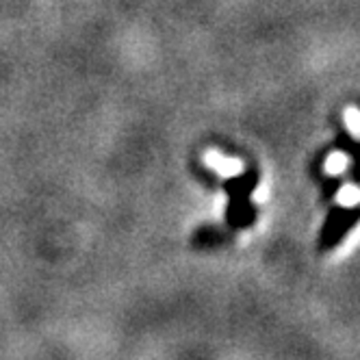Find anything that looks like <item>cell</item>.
I'll return each mask as SVG.
<instances>
[{"instance_id":"obj_2","label":"cell","mask_w":360,"mask_h":360,"mask_svg":"<svg viewBox=\"0 0 360 360\" xmlns=\"http://www.w3.org/2000/svg\"><path fill=\"white\" fill-rule=\"evenodd\" d=\"M347 124L354 128H358V135H360V113H354V111H347Z\"/></svg>"},{"instance_id":"obj_3","label":"cell","mask_w":360,"mask_h":360,"mask_svg":"<svg viewBox=\"0 0 360 360\" xmlns=\"http://www.w3.org/2000/svg\"><path fill=\"white\" fill-rule=\"evenodd\" d=\"M341 198H343L345 202H354V200H358V193L349 189V191H343V193H341Z\"/></svg>"},{"instance_id":"obj_1","label":"cell","mask_w":360,"mask_h":360,"mask_svg":"<svg viewBox=\"0 0 360 360\" xmlns=\"http://www.w3.org/2000/svg\"><path fill=\"white\" fill-rule=\"evenodd\" d=\"M343 165H345V159H343V157H332V159L328 161V169H330V172H341Z\"/></svg>"}]
</instances>
